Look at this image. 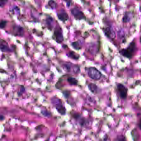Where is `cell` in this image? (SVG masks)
<instances>
[{"instance_id":"obj_5","label":"cell","mask_w":141,"mask_h":141,"mask_svg":"<svg viewBox=\"0 0 141 141\" xmlns=\"http://www.w3.org/2000/svg\"><path fill=\"white\" fill-rule=\"evenodd\" d=\"M72 14L74 16L75 18L77 20H81L85 18L84 14L81 11L77 8H74L71 10Z\"/></svg>"},{"instance_id":"obj_14","label":"cell","mask_w":141,"mask_h":141,"mask_svg":"<svg viewBox=\"0 0 141 141\" xmlns=\"http://www.w3.org/2000/svg\"><path fill=\"white\" fill-rule=\"evenodd\" d=\"M0 49L2 51H10V48L7 45L1 43L0 44Z\"/></svg>"},{"instance_id":"obj_2","label":"cell","mask_w":141,"mask_h":141,"mask_svg":"<svg viewBox=\"0 0 141 141\" xmlns=\"http://www.w3.org/2000/svg\"><path fill=\"white\" fill-rule=\"evenodd\" d=\"M88 74L91 78L95 80H99L101 77V72L94 67H90L88 69Z\"/></svg>"},{"instance_id":"obj_15","label":"cell","mask_w":141,"mask_h":141,"mask_svg":"<svg viewBox=\"0 0 141 141\" xmlns=\"http://www.w3.org/2000/svg\"><path fill=\"white\" fill-rule=\"evenodd\" d=\"M72 46L74 48L77 50L80 49L81 48L80 43L78 42H75L72 43Z\"/></svg>"},{"instance_id":"obj_17","label":"cell","mask_w":141,"mask_h":141,"mask_svg":"<svg viewBox=\"0 0 141 141\" xmlns=\"http://www.w3.org/2000/svg\"><path fill=\"white\" fill-rule=\"evenodd\" d=\"M41 113L42 115H43L45 117H49L50 116V113L47 110H42Z\"/></svg>"},{"instance_id":"obj_19","label":"cell","mask_w":141,"mask_h":141,"mask_svg":"<svg viewBox=\"0 0 141 141\" xmlns=\"http://www.w3.org/2000/svg\"><path fill=\"white\" fill-rule=\"evenodd\" d=\"M73 71L75 73H78L80 71L79 67L78 66L75 65L74 67H73Z\"/></svg>"},{"instance_id":"obj_16","label":"cell","mask_w":141,"mask_h":141,"mask_svg":"<svg viewBox=\"0 0 141 141\" xmlns=\"http://www.w3.org/2000/svg\"><path fill=\"white\" fill-rule=\"evenodd\" d=\"M48 5L50 6V7L53 9L55 8L57 6L56 3H55V2L52 1V0H51V1L48 2Z\"/></svg>"},{"instance_id":"obj_10","label":"cell","mask_w":141,"mask_h":141,"mask_svg":"<svg viewBox=\"0 0 141 141\" xmlns=\"http://www.w3.org/2000/svg\"><path fill=\"white\" fill-rule=\"evenodd\" d=\"M132 17V14L131 12H127L125 13L123 18V22L125 23L129 22Z\"/></svg>"},{"instance_id":"obj_20","label":"cell","mask_w":141,"mask_h":141,"mask_svg":"<svg viewBox=\"0 0 141 141\" xmlns=\"http://www.w3.org/2000/svg\"><path fill=\"white\" fill-rule=\"evenodd\" d=\"M7 2V1H6V0H3V1L1 0V1H0V7H3L5 5Z\"/></svg>"},{"instance_id":"obj_22","label":"cell","mask_w":141,"mask_h":141,"mask_svg":"<svg viewBox=\"0 0 141 141\" xmlns=\"http://www.w3.org/2000/svg\"><path fill=\"white\" fill-rule=\"evenodd\" d=\"M139 127H140V129L141 130V119L140 120V122L139 123Z\"/></svg>"},{"instance_id":"obj_24","label":"cell","mask_w":141,"mask_h":141,"mask_svg":"<svg viewBox=\"0 0 141 141\" xmlns=\"http://www.w3.org/2000/svg\"><path fill=\"white\" fill-rule=\"evenodd\" d=\"M70 2L71 1H69L67 3V5L68 6H70Z\"/></svg>"},{"instance_id":"obj_13","label":"cell","mask_w":141,"mask_h":141,"mask_svg":"<svg viewBox=\"0 0 141 141\" xmlns=\"http://www.w3.org/2000/svg\"><path fill=\"white\" fill-rule=\"evenodd\" d=\"M68 82L71 85H77V80L76 79L73 77H70L68 79Z\"/></svg>"},{"instance_id":"obj_6","label":"cell","mask_w":141,"mask_h":141,"mask_svg":"<svg viewBox=\"0 0 141 141\" xmlns=\"http://www.w3.org/2000/svg\"><path fill=\"white\" fill-rule=\"evenodd\" d=\"M105 35L111 39H114L115 38L116 34L115 31L111 28L108 27L104 29V30Z\"/></svg>"},{"instance_id":"obj_11","label":"cell","mask_w":141,"mask_h":141,"mask_svg":"<svg viewBox=\"0 0 141 141\" xmlns=\"http://www.w3.org/2000/svg\"><path fill=\"white\" fill-rule=\"evenodd\" d=\"M89 90L91 91V92H92V93H95L97 92V89H98V87L97 86V85H96L95 84H93V83H90L89 84Z\"/></svg>"},{"instance_id":"obj_25","label":"cell","mask_w":141,"mask_h":141,"mask_svg":"<svg viewBox=\"0 0 141 141\" xmlns=\"http://www.w3.org/2000/svg\"></svg>"},{"instance_id":"obj_4","label":"cell","mask_w":141,"mask_h":141,"mask_svg":"<svg viewBox=\"0 0 141 141\" xmlns=\"http://www.w3.org/2000/svg\"><path fill=\"white\" fill-rule=\"evenodd\" d=\"M117 87L119 95L122 99H126L127 96V89L126 86L120 83H118L117 85Z\"/></svg>"},{"instance_id":"obj_9","label":"cell","mask_w":141,"mask_h":141,"mask_svg":"<svg viewBox=\"0 0 141 141\" xmlns=\"http://www.w3.org/2000/svg\"><path fill=\"white\" fill-rule=\"evenodd\" d=\"M24 29L20 26H15L13 28V31L15 35L22 36L24 33Z\"/></svg>"},{"instance_id":"obj_7","label":"cell","mask_w":141,"mask_h":141,"mask_svg":"<svg viewBox=\"0 0 141 141\" xmlns=\"http://www.w3.org/2000/svg\"><path fill=\"white\" fill-rule=\"evenodd\" d=\"M54 35L58 43H61L63 42V37L61 29H55L54 32Z\"/></svg>"},{"instance_id":"obj_18","label":"cell","mask_w":141,"mask_h":141,"mask_svg":"<svg viewBox=\"0 0 141 141\" xmlns=\"http://www.w3.org/2000/svg\"><path fill=\"white\" fill-rule=\"evenodd\" d=\"M7 22L5 20H2L0 22V27L1 29H3V28L5 27L6 25Z\"/></svg>"},{"instance_id":"obj_12","label":"cell","mask_w":141,"mask_h":141,"mask_svg":"<svg viewBox=\"0 0 141 141\" xmlns=\"http://www.w3.org/2000/svg\"><path fill=\"white\" fill-rule=\"evenodd\" d=\"M68 56L69 57L74 59H78L79 57V56L74 51H71L68 53Z\"/></svg>"},{"instance_id":"obj_3","label":"cell","mask_w":141,"mask_h":141,"mask_svg":"<svg viewBox=\"0 0 141 141\" xmlns=\"http://www.w3.org/2000/svg\"><path fill=\"white\" fill-rule=\"evenodd\" d=\"M52 102L54 105H55L56 109L61 115H64L65 114L66 109L63 105L62 104L61 101H60V99L57 97L53 98Z\"/></svg>"},{"instance_id":"obj_8","label":"cell","mask_w":141,"mask_h":141,"mask_svg":"<svg viewBox=\"0 0 141 141\" xmlns=\"http://www.w3.org/2000/svg\"><path fill=\"white\" fill-rule=\"evenodd\" d=\"M57 17L61 21L65 22L68 19V16L66 13L64 11H62L57 14Z\"/></svg>"},{"instance_id":"obj_23","label":"cell","mask_w":141,"mask_h":141,"mask_svg":"<svg viewBox=\"0 0 141 141\" xmlns=\"http://www.w3.org/2000/svg\"><path fill=\"white\" fill-rule=\"evenodd\" d=\"M4 119V116L3 115H1L0 116V120H2Z\"/></svg>"},{"instance_id":"obj_21","label":"cell","mask_w":141,"mask_h":141,"mask_svg":"<svg viewBox=\"0 0 141 141\" xmlns=\"http://www.w3.org/2000/svg\"><path fill=\"white\" fill-rule=\"evenodd\" d=\"M125 138L124 137H120L119 139H118L117 141H125Z\"/></svg>"},{"instance_id":"obj_1","label":"cell","mask_w":141,"mask_h":141,"mask_svg":"<svg viewBox=\"0 0 141 141\" xmlns=\"http://www.w3.org/2000/svg\"><path fill=\"white\" fill-rule=\"evenodd\" d=\"M136 49V46L135 42H132L127 48L123 49L120 51V54L128 58H131L133 55Z\"/></svg>"}]
</instances>
